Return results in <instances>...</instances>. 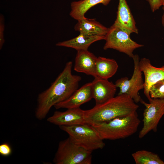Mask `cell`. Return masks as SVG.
<instances>
[{
    "mask_svg": "<svg viewBox=\"0 0 164 164\" xmlns=\"http://www.w3.org/2000/svg\"><path fill=\"white\" fill-rule=\"evenodd\" d=\"M115 84L108 79L94 77L91 82L93 98L96 104L103 103L114 97L117 91Z\"/></svg>",
    "mask_w": 164,
    "mask_h": 164,
    "instance_id": "11",
    "label": "cell"
},
{
    "mask_svg": "<svg viewBox=\"0 0 164 164\" xmlns=\"http://www.w3.org/2000/svg\"><path fill=\"white\" fill-rule=\"evenodd\" d=\"M118 68V64L114 59L99 56L96 64V77L108 79L115 74Z\"/></svg>",
    "mask_w": 164,
    "mask_h": 164,
    "instance_id": "18",
    "label": "cell"
},
{
    "mask_svg": "<svg viewBox=\"0 0 164 164\" xmlns=\"http://www.w3.org/2000/svg\"><path fill=\"white\" fill-rule=\"evenodd\" d=\"M92 152L76 145L69 137L59 142L53 161L55 164H91Z\"/></svg>",
    "mask_w": 164,
    "mask_h": 164,
    "instance_id": "5",
    "label": "cell"
},
{
    "mask_svg": "<svg viewBox=\"0 0 164 164\" xmlns=\"http://www.w3.org/2000/svg\"><path fill=\"white\" fill-rule=\"evenodd\" d=\"M162 9L163 11V15L162 16V26L164 27V6H163Z\"/></svg>",
    "mask_w": 164,
    "mask_h": 164,
    "instance_id": "24",
    "label": "cell"
},
{
    "mask_svg": "<svg viewBox=\"0 0 164 164\" xmlns=\"http://www.w3.org/2000/svg\"><path fill=\"white\" fill-rule=\"evenodd\" d=\"M141 121L137 111L123 117L92 125L103 140H115L127 138L137 131Z\"/></svg>",
    "mask_w": 164,
    "mask_h": 164,
    "instance_id": "3",
    "label": "cell"
},
{
    "mask_svg": "<svg viewBox=\"0 0 164 164\" xmlns=\"http://www.w3.org/2000/svg\"><path fill=\"white\" fill-rule=\"evenodd\" d=\"M147 103L141 99L140 102L145 107L143 114V125L139 138H142L152 131H157V126L164 115V98H152Z\"/></svg>",
    "mask_w": 164,
    "mask_h": 164,
    "instance_id": "8",
    "label": "cell"
},
{
    "mask_svg": "<svg viewBox=\"0 0 164 164\" xmlns=\"http://www.w3.org/2000/svg\"><path fill=\"white\" fill-rule=\"evenodd\" d=\"M139 66L144 75V93L149 101L152 99L149 94L151 87L157 81L164 79V65L159 68L155 67L149 59L143 58L139 60Z\"/></svg>",
    "mask_w": 164,
    "mask_h": 164,
    "instance_id": "10",
    "label": "cell"
},
{
    "mask_svg": "<svg viewBox=\"0 0 164 164\" xmlns=\"http://www.w3.org/2000/svg\"><path fill=\"white\" fill-rule=\"evenodd\" d=\"M132 58L134 61V70L131 78L129 79L127 77H121L117 80L115 84L117 87L119 89L118 95L127 94L137 103L142 99L139 91L144 89V81L142 79V72L139 68V56L134 55Z\"/></svg>",
    "mask_w": 164,
    "mask_h": 164,
    "instance_id": "7",
    "label": "cell"
},
{
    "mask_svg": "<svg viewBox=\"0 0 164 164\" xmlns=\"http://www.w3.org/2000/svg\"><path fill=\"white\" fill-rule=\"evenodd\" d=\"M72 67L71 61L67 62L50 86L38 95L35 111L38 119H44L52 106L67 99L78 89L81 78L72 74Z\"/></svg>",
    "mask_w": 164,
    "mask_h": 164,
    "instance_id": "1",
    "label": "cell"
},
{
    "mask_svg": "<svg viewBox=\"0 0 164 164\" xmlns=\"http://www.w3.org/2000/svg\"><path fill=\"white\" fill-rule=\"evenodd\" d=\"M47 121L59 126L86 123L84 117V110L80 108L68 109L63 112L56 111L52 116L48 118Z\"/></svg>",
    "mask_w": 164,
    "mask_h": 164,
    "instance_id": "9",
    "label": "cell"
},
{
    "mask_svg": "<svg viewBox=\"0 0 164 164\" xmlns=\"http://www.w3.org/2000/svg\"><path fill=\"white\" fill-rule=\"evenodd\" d=\"M149 3L151 9L154 12L162 5L161 0H146Z\"/></svg>",
    "mask_w": 164,
    "mask_h": 164,
    "instance_id": "23",
    "label": "cell"
},
{
    "mask_svg": "<svg viewBox=\"0 0 164 164\" xmlns=\"http://www.w3.org/2000/svg\"><path fill=\"white\" fill-rule=\"evenodd\" d=\"M109 28L104 26L94 19L85 17L77 20L74 26L75 31L80 33L93 35L105 36Z\"/></svg>",
    "mask_w": 164,
    "mask_h": 164,
    "instance_id": "16",
    "label": "cell"
},
{
    "mask_svg": "<svg viewBox=\"0 0 164 164\" xmlns=\"http://www.w3.org/2000/svg\"><path fill=\"white\" fill-rule=\"evenodd\" d=\"M116 19L114 23L130 34H138V30L126 0H119Z\"/></svg>",
    "mask_w": 164,
    "mask_h": 164,
    "instance_id": "13",
    "label": "cell"
},
{
    "mask_svg": "<svg viewBox=\"0 0 164 164\" xmlns=\"http://www.w3.org/2000/svg\"><path fill=\"white\" fill-rule=\"evenodd\" d=\"M162 5L164 6V0H161Z\"/></svg>",
    "mask_w": 164,
    "mask_h": 164,
    "instance_id": "25",
    "label": "cell"
},
{
    "mask_svg": "<svg viewBox=\"0 0 164 164\" xmlns=\"http://www.w3.org/2000/svg\"><path fill=\"white\" fill-rule=\"evenodd\" d=\"M59 128L68 134L69 137L75 144L87 150L92 152L102 149L105 145L99 132L94 127L88 124L61 126Z\"/></svg>",
    "mask_w": 164,
    "mask_h": 164,
    "instance_id": "4",
    "label": "cell"
},
{
    "mask_svg": "<svg viewBox=\"0 0 164 164\" xmlns=\"http://www.w3.org/2000/svg\"><path fill=\"white\" fill-rule=\"evenodd\" d=\"M139 107L134 101L126 94L118 95L103 103L96 104L84 110L87 123L91 125L124 117L137 111Z\"/></svg>",
    "mask_w": 164,
    "mask_h": 164,
    "instance_id": "2",
    "label": "cell"
},
{
    "mask_svg": "<svg viewBox=\"0 0 164 164\" xmlns=\"http://www.w3.org/2000/svg\"><path fill=\"white\" fill-rule=\"evenodd\" d=\"M149 94L152 98H164V79L157 81L151 87Z\"/></svg>",
    "mask_w": 164,
    "mask_h": 164,
    "instance_id": "20",
    "label": "cell"
},
{
    "mask_svg": "<svg viewBox=\"0 0 164 164\" xmlns=\"http://www.w3.org/2000/svg\"><path fill=\"white\" fill-rule=\"evenodd\" d=\"M77 51L74 70L95 77L96 64L97 57L88 50Z\"/></svg>",
    "mask_w": 164,
    "mask_h": 164,
    "instance_id": "14",
    "label": "cell"
},
{
    "mask_svg": "<svg viewBox=\"0 0 164 164\" xmlns=\"http://www.w3.org/2000/svg\"><path fill=\"white\" fill-rule=\"evenodd\" d=\"M132 155L136 164H164L157 155L147 150H138Z\"/></svg>",
    "mask_w": 164,
    "mask_h": 164,
    "instance_id": "19",
    "label": "cell"
},
{
    "mask_svg": "<svg viewBox=\"0 0 164 164\" xmlns=\"http://www.w3.org/2000/svg\"><path fill=\"white\" fill-rule=\"evenodd\" d=\"M130 35L127 31L114 23L109 28L105 36V43L103 49L115 50L132 58L134 55V51L144 46L132 40Z\"/></svg>",
    "mask_w": 164,
    "mask_h": 164,
    "instance_id": "6",
    "label": "cell"
},
{
    "mask_svg": "<svg viewBox=\"0 0 164 164\" xmlns=\"http://www.w3.org/2000/svg\"><path fill=\"white\" fill-rule=\"evenodd\" d=\"M111 0H80L72 2L70 4V15L77 21L84 17L85 13L91 7L102 4L107 5Z\"/></svg>",
    "mask_w": 164,
    "mask_h": 164,
    "instance_id": "17",
    "label": "cell"
},
{
    "mask_svg": "<svg viewBox=\"0 0 164 164\" xmlns=\"http://www.w3.org/2000/svg\"><path fill=\"white\" fill-rule=\"evenodd\" d=\"M12 152L10 145L7 143H4L0 145V154L2 156L7 157L10 155Z\"/></svg>",
    "mask_w": 164,
    "mask_h": 164,
    "instance_id": "21",
    "label": "cell"
},
{
    "mask_svg": "<svg viewBox=\"0 0 164 164\" xmlns=\"http://www.w3.org/2000/svg\"><path fill=\"white\" fill-rule=\"evenodd\" d=\"M92 98L91 82H90L76 90L67 99L55 104L54 106L56 109L78 108L82 104L89 101Z\"/></svg>",
    "mask_w": 164,
    "mask_h": 164,
    "instance_id": "12",
    "label": "cell"
},
{
    "mask_svg": "<svg viewBox=\"0 0 164 164\" xmlns=\"http://www.w3.org/2000/svg\"><path fill=\"white\" fill-rule=\"evenodd\" d=\"M105 36L93 35L80 33L77 36L70 40L57 43L56 45L72 48L77 51L87 50L94 42L104 40Z\"/></svg>",
    "mask_w": 164,
    "mask_h": 164,
    "instance_id": "15",
    "label": "cell"
},
{
    "mask_svg": "<svg viewBox=\"0 0 164 164\" xmlns=\"http://www.w3.org/2000/svg\"><path fill=\"white\" fill-rule=\"evenodd\" d=\"M5 28L4 19L3 15L0 14V49H1L5 42L4 31Z\"/></svg>",
    "mask_w": 164,
    "mask_h": 164,
    "instance_id": "22",
    "label": "cell"
}]
</instances>
